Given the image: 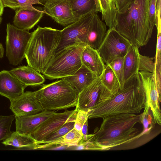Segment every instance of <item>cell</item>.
<instances>
[{
	"label": "cell",
	"mask_w": 161,
	"mask_h": 161,
	"mask_svg": "<svg viewBox=\"0 0 161 161\" xmlns=\"http://www.w3.org/2000/svg\"><path fill=\"white\" fill-rule=\"evenodd\" d=\"M146 97L139 72L125 83L109 99L95 105L88 111V119L103 118L121 114H137L144 108Z\"/></svg>",
	"instance_id": "1"
},
{
	"label": "cell",
	"mask_w": 161,
	"mask_h": 161,
	"mask_svg": "<svg viewBox=\"0 0 161 161\" xmlns=\"http://www.w3.org/2000/svg\"><path fill=\"white\" fill-rule=\"evenodd\" d=\"M141 114H121L103 118L100 127L94 134L92 141L95 150H108L140 137L135 127L142 124Z\"/></svg>",
	"instance_id": "2"
},
{
	"label": "cell",
	"mask_w": 161,
	"mask_h": 161,
	"mask_svg": "<svg viewBox=\"0 0 161 161\" xmlns=\"http://www.w3.org/2000/svg\"><path fill=\"white\" fill-rule=\"evenodd\" d=\"M149 0H134L123 12H117L114 29L139 47L147 44L149 33Z\"/></svg>",
	"instance_id": "3"
},
{
	"label": "cell",
	"mask_w": 161,
	"mask_h": 161,
	"mask_svg": "<svg viewBox=\"0 0 161 161\" xmlns=\"http://www.w3.org/2000/svg\"><path fill=\"white\" fill-rule=\"evenodd\" d=\"M61 30L38 26L32 32L25 54L27 65L42 73L54 55Z\"/></svg>",
	"instance_id": "4"
},
{
	"label": "cell",
	"mask_w": 161,
	"mask_h": 161,
	"mask_svg": "<svg viewBox=\"0 0 161 161\" xmlns=\"http://www.w3.org/2000/svg\"><path fill=\"white\" fill-rule=\"evenodd\" d=\"M35 92L36 98L43 109L50 111L76 107L79 93L64 78L43 85Z\"/></svg>",
	"instance_id": "5"
},
{
	"label": "cell",
	"mask_w": 161,
	"mask_h": 161,
	"mask_svg": "<svg viewBox=\"0 0 161 161\" xmlns=\"http://www.w3.org/2000/svg\"><path fill=\"white\" fill-rule=\"evenodd\" d=\"M86 46L76 44L55 53L42 73L51 80L73 75L82 65L81 55Z\"/></svg>",
	"instance_id": "6"
},
{
	"label": "cell",
	"mask_w": 161,
	"mask_h": 161,
	"mask_svg": "<svg viewBox=\"0 0 161 161\" xmlns=\"http://www.w3.org/2000/svg\"><path fill=\"white\" fill-rule=\"evenodd\" d=\"M6 55L9 64L16 66L25 58L32 32L20 29L10 23L7 24Z\"/></svg>",
	"instance_id": "7"
},
{
	"label": "cell",
	"mask_w": 161,
	"mask_h": 161,
	"mask_svg": "<svg viewBox=\"0 0 161 161\" xmlns=\"http://www.w3.org/2000/svg\"><path fill=\"white\" fill-rule=\"evenodd\" d=\"M132 44L114 29H109L97 51L104 63L123 58Z\"/></svg>",
	"instance_id": "8"
},
{
	"label": "cell",
	"mask_w": 161,
	"mask_h": 161,
	"mask_svg": "<svg viewBox=\"0 0 161 161\" xmlns=\"http://www.w3.org/2000/svg\"><path fill=\"white\" fill-rule=\"evenodd\" d=\"M94 13L78 19L61 30L59 40L55 53L75 44L86 45L88 29Z\"/></svg>",
	"instance_id": "9"
},
{
	"label": "cell",
	"mask_w": 161,
	"mask_h": 161,
	"mask_svg": "<svg viewBox=\"0 0 161 161\" xmlns=\"http://www.w3.org/2000/svg\"><path fill=\"white\" fill-rule=\"evenodd\" d=\"M139 73L146 97L145 106L143 113L147 115L149 111H151L154 123L161 125V94L157 87L155 73L139 71Z\"/></svg>",
	"instance_id": "10"
},
{
	"label": "cell",
	"mask_w": 161,
	"mask_h": 161,
	"mask_svg": "<svg viewBox=\"0 0 161 161\" xmlns=\"http://www.w3.org/2000/svg\"><path fill=\"white\" fill-rule=\"evenodd\" d=\"M77 113L76 108L72 110H65L62 113H56L43 122L31 135L37 142H41L66 123L75 120Z\"/></svg>",
	"instance_id": "11"
},
{
	"label": "cell",
	"mask_w": 161,
	"mask_h": 161,
	"mask_svg": "<svg viewBox=\"0 0 161 161\" xmlns=\"http://www.w3.org/2000/svg\"><path fill=\"white\" fill-rule=\"evenodd\" d=\"M43 5L44 14L62 26H66L78 19L73 12L70 0H48Z\"/></svg>",
	"instance_id": "12"
},
{
	"label": "cell",
	"mask_w": 161,
	"mask_h": 161,
	"mask_svg": "<svg viewBox=\"0 0 161 161\" xmlns=\"http://www.w3.org/2000/svg\"><path fill=\"white\" fill-rule=\"evenodd\" d=\"M10 101L9 108L15 116L31 115L44 110L36 98L35 91H26Z\"/></svg>",
	"instance_id": "13"
},
{
	"label": "cell",
	"mask_w": 161,
	"mask_h": 161,
	"mask_svg": "<svg viewBox=\"0 0 161 161\" xmlns=\"http://www.w3.org/2000/svg\"><path fill=\"white\" fill-rule=\"evenodd\" d=\"M56 113L55 111L44 110L31 115L15 116L16 131L31 135L43 122Z\"/></svg>",
	"instance_id": "14"
},
{
	"label": "cell",
	"mask_w": 161,
	"mask_h": 161,
	"mask_svg": "<svg viewBox=\"0 0 161 161\" xmlns=\"http://www.w3.org/2000/svg\"><path fill=\"white\" fill-rule=\"evenodd\" d=\"M102 83L97 77L79 93L76 108L88 111L97 104L99 98Z\"/></svg>",
	"instance_id": "15"
},
{
	"label": "cell",
	"mask_w": 161,
	"mask_h": 161,
	"mask_svg": "<svg viewBox=\"0 0 161 161\" xmlns=\"http://www.w3.org/2000/svg\"><path fill=\"white\" fill-rule=\"evenodd\" d=\"M26 87L9 71L3 70L0 72V95L10 101L22 95Z\"/></svg>",
	"instance_id": "16"
},
{
	"label": "cell",
	"mask_w": 161,
	"mask_h": 161,
	"mask_svg": "<svg viewBox=\"0 0 161 161\" xmlns=\"http://www.w3.org/2000/svg\"><path fill=\"white\" fill-rule=\"evenodd\" d=\"M94 14L89 25L86 45L97 50L101 45L107 32L105 23L97 14Z\"/></svg>",
	"instance_id": "17"
},
{
	"label": "cell",
	"mask_w": 161,
	"mask_h": 161,
	"mask_svg": "<svg viewBox=\"0 0 161 161\" xmlns=\"http://www.w3.org/2000/svg\"><path fill=\"white\" fill-rule=\"evenodd\" d=\"M15 11L13 21L14 25L28 31L40 21L44 14L43 10L37 9L33 10L19 8Z\"/></svg>",
	"instance_id": "18"
},
{
	"label": "cell",
	"mask_w": 161,
	"mask_h": 161,
	"mask_svg": "<svg viewBox=\"0 0 161 161\" xmlns=\"http://www.w3.org/2000/svg\"><path fill=\"white\" fill-rule=\"evenodd\" d=\"M9 71L12 75L26 87L39 86L45 81L44 75L28 65L20 66Z\"/></svg>",
	"instance_id": "19"
},
{
	"label": "cell",
	"mask_w": 161,
	"mask_h": 161,
	"mask_svg": "<svg viewBox=\"0 0 161 161\" xmlns=\"http://www.w3.org/2000/svg\"><path fill=\"white\" fill-rule=\"evenodd\" d=\"M81 58L82 64L97 77H99L103 71L106 64L97 50L86 46L82 53Z\"/></svg>",
	"instance_id": "20"
},
{
	"label": "cell",
	"mask_w": 161,
	"mask_h": 161,
	"mask_svg": "<svg viewBox=\"0 0 161 161\" xmlns=\"http://www.w3.org/2000/svg\"><path fill=\"white\" fill-rule=\"evenodd\" d=\"M97 77H98L82 64L73 75L63 78L69 83L79 93Z\"/></svg>",
	"instance_id": "21"
},
{
	"label": "cell",
	"mask_w": 161,
	"mask_h": 161,
	"mask_svg": "<svg viewBox=\"0 0 161 161\" xmlns=\"http://www.w3.org/2000/svg\"><path fill=\"white\" fill-rule=\"evenodd\" d=\"M139 47L132 44L124 57L123 71L125 83L132 76L139 72Z\"/></svg>",
	"instance_id": "22"
},
{
	"label": "cell",
	"mask_w": 161,
	"mask_h": 161,
	"mask_svg": "<svg viewBox=\"0 0 161 161\" xmlns=\"http://www.w3.org/2000/svg\"><path fill=\"white\" fill-rule=\"evenodd\" d=\"M73 12L77 19L85 15L100 12L97 0H70Z\"/></svg>",
	"instance_id": "23"
},
{
	"label": "cell",
	"mask_w": 161,
	"mask_h": 161,
	"mask_svg": "<svg viewBox=\"0 0 161 161\" xmlns=\"http://www.w3.org/2000/svg\"><path fill=\"white\" fill-rule=\"evenodd\" d=\"M36 141L31 135L21 134L16 131L12 132L10 136L3 140L2 143L17 148L25 147L34 149Z\"/></svg>",
	"instance_id": "24"
},
{
	"label": "cell",
	"mask_w": 161,
	"mask_h": 161,
	"mask_svg": "<svg viewBox=\"0 0 161 161\" xmlns=\"http://www.w3.org/2000/svg\"><path fill=\"white\" fill-rule=\"evenodd\" d=\"M82 136L80 132L74 128L62 137L54 142L46 144H37L34 149H45L53 145H58L68 147L76 146L81 139Z\"/></svg>",
	"instance_id": "25"
},
{
	"label": "cell",
	"mask_w": 161,
	"mask_h": 161,
	"mask_svg": "<svg viewBox=\"0 0 161 161\" xmlns=\"http://www.w3.org/2000/svg\"><path fill=\"white\" fill-rule=\"evenodd\" d=\"M102 84L114 96L120 89L119 81L114 73L107 64L100 76L98 77Z\"/></svg>",
	"instance_id": "26"
},
{
	"label": "cell",
	"mask_w": 161,
	"mask_h": 161,
	"mask_svg": "<svg viewBox=\"0 0 161 161\" xmlns=\"http://www.w3.org/2000/svg\"><path fill=\"white\" fill-rule=\"evenodd\" d=\"M75 120L66 123L57 130L48 135L43 141L37 142V144L52 142L60 138L74 128Z\"/></svg>",
	"instance_id": "27"
},
{
	"label": "cell",
	"mask_w": 161,
	"mask_h": 161,
	"mask_svg": "<svg viewBox=\"0 0 161 161\" xmlns=\"http://www.w3.org/2000/svg\"><path fill=\"white\" fill-rule=\"evenodd\" d=\"M15 118L14 114L8 116L0 115V141L6 139L11 134V126Z\"/></svg>",
	"instance_id": "28"
},
{
	"label": "cell",
	"mask_w": 161,
	"mask_h": 161,
	"mask_svg": "<svg viewBox=\"0 0 161 161\" xmlns=\"http://www.w3.org/2000/svg\"><path fill=\"white\" fill-rule=\"evenodd\" d=\"M123 58H120L114 59L108 63L117 77L120 85V89L123 87L124 83L123 71Z\"/></svg>",
	"instance_id": "29"
},
{
	"label": "cell",
	"mask_w": 161,
	"mask_h": 161,
	"mask_svg": "<svg viewBox=\"0 0 161 161\" xmlns=\"http://www.w3.org/2000/svg\"><path fill=\"white\" fill-rule=\"evenodd\" d=\"M154 57H150L140 54L139 71H142L153 73L155 72V65L153 59Z\"/></svg>",
	"instance_id": "30"
},
{
	"label": "cell",
	"mask_w": 161,
	"mask_h": 161,
	"mask_svg": "<svg viewBox=\"0 0 161 161\" xmlns=\"http://www.w3.org/2000/svg\"><path fill=\"white\" fill-rule=\"evenodd\" d=\"M157 0H149L148 22L149 33L152 36L156 22V8Z\"/></svg>",
	"instance_id": "31"
},
{
	"label": "cell",
	"mask_w": 161,
	"mask_h": 161,
	"mask_svg": "<svg viewBox=\"0 0 161 161\" xmlns=\"http://www.w3.org/2000/svg\"><path fill=\"white\" fill-rule=\"evenodd\" d=\"M88 116L87 111L77 110L74 128L81 133L82 126L85 122L88 120Z\"/></svg>",
	"instance_id": "32"
},
{
	"label": "cell",
	"mask_w": 161,
	"mask_h": 161,
	"mask_svg": "<svg viewBox=\"0 0 161 161\" xmlns=\"http://www.w3.org/2000/svg\"><path fill=\"white\" fill-rule=\"evenodd\" d=\"M20 8L31 10H36L37 9L32 5L34 4H42L40 0H16Z\"/></svg>",
	"instance_id": "33"
},
{
	"label": "cell",
	"mask_w": 161,
	"mask_h": 161,
	"mask_svg": "<svg viewBox=\"0 0 161 161\" xmlns=\"http://www.w3.org/2000/svg\"><path fill=\"white\" fill-rule=\"evenodd\" d=\"M134 0H115L117 12L121 13L126 10Z\"/></svg>",
	"instance_id": "34"
},
{
	"label": "cell",
	"mask_w": 161,
	"mask_h": 161,
	"mask_svg": "<svg viewBox=\"0 0 161 161\" xmlns=\"http://www.w3.org/2000/svg\"><path fill=\"white\" fill-rule=\"evenodd\" d=\"M161 29L157 30L156 52L154 57V62L161 61Z\"/></svg>",
	"instance_id": "35"
},
{
	"label": "cell",
	"mask_w": 161,
	"mask_h": 161,
	"mask_svg": "<svg viewBox=\"0 0 161 161\" xmlns=\"http://www.w3.org/2000/svg\"><path fill=\"white\" fill-rule=\"evenodd\" d=\"M3 6L9 7L15 11L19 8L16 0H1Z\"/></svg>",
	"instance_id": "36"
},
{
	"label": "cell",
	"mask_w": 161,
	"mask_h": 161,
	"mask_svg": "<svg viewBox=\"0 0 161 161\" xmlns=\"http://www.w3.org/2000/svg\"><path fill=\"white\" fill-rule=\"evenodd\" d=\"M81 133L82 135L88 134V121H86L83 125L81 129Z\"/></svg>",
	"instance_id": "37"
},
{
	"label": "cell",
	"mask_w": 161,
	"mask_h": 161,
	"mask_svg": "<svg viewBox=\"0 0 161 161\" xmlns=\"http://www.w3.org/2000/svg\"><path fill=\"white\" fill-rule=\"evenodd\" d=\"M4 53V49L3 45L0 43V58H2L3 57Z\"/></svg>",
	"instance_id": "38"
},
{
	"label": "cell",
	"mask_w": 161,
	"mask_h": 161,
	"mask_svg": "<svg viewBox=\"0 0 161 161\" xmlns=\"http://www.w3.org/2000/svg\"><path fill=\"white\" fill-rule=\"evenodd\" d=\"M4 8L3 3L1 0H0V16H2L3 14Z\"/></svg>",
	"instance_id": "39"
},
{
	"label": "cell",
	"mask_w": 161,
	"mask_h": 161,
	"mask_svg": "<svg viewBox=\"0 0 161 161\" xmlns=\"http://www.w3.org/2000/svg\"><path fill=\"white\" fill-rule=\"evenodd\" d=\"M2 20V18L1 16H0V25L1 24Z\"/></svg>",
	"instance_id": "40"
},
{
	"label": "cell",
	"mask_w": 161,
	"mask_h": 161,
	"mask_svg": "<svg viewBox=\"0 0 161 161\" xmlns=\"http://www.w3.org/2000/svg\"><path fill=\"white\" fill-rule=\"evenodd\" d=\"M47 0H40L41 2V1H45H45H47Z\"/></svg>",
	"instance_id": "41"
},
{
	"label": "cell",
	"mask_w": 161,
	"mask_h": 161,
	"mask_svg": "<svg viewBox=\"0 0 161 161\" xmlns=\"http://www.w3.org/2000/svg\"></svg>",
	"instance_id": "42"
}]
</instances>
